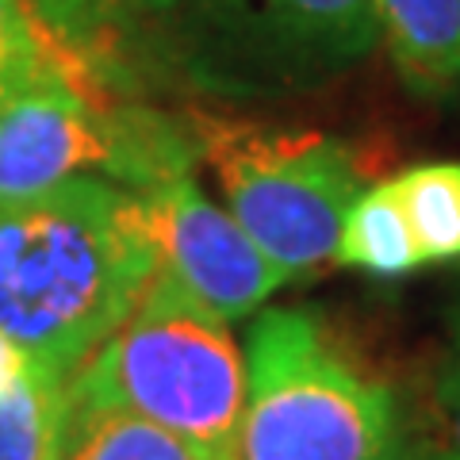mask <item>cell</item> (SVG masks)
Listing matches in <instances>:
<instances>
[{"label": "cell", "instance_id": "cell-1", "mask_svg": "<svg viewBox=\"0 0 460 460\" xmlns=\"http://www.w3.org/2000/svg\"><path fill=\"white\" fill-rule=\"evenodd\" d=\"M157 272L138 192L77 177L0 204V334L74 376Z\"/></svg>", "mask_w": 460, "mask_h": 460}, {"label": "cell", "instance_id": "cell-2", "mask_svg": "<svg viewBox=\"0 0 460 460\" xmlns=\"http://www.w3.org/2000/svg\"><path fill=\"white\" fill-rule=\"evenodd\" d=\"M74 376L119 411L238 460L246 357L230 323L157 269L138 304Z\"/></svg>", "mask_w": 460, "mask_h": 460}, {"label": "cell", "instance_id": "cell-3", "mask_svg": "<svg viewBox=\"0 0 460 460\" xmlns=\"http://www.w3.org/2000/svg\"><path fill=\"white\" fill-rule=\"evenodd\" d=\"M181 77L226 100L311 93L384 39L376 0H142Z\"/></svg>", "mask_w": 460, "mask_h": 460}, {"label": "cell", "instance_id": "cell-4", "mask_svg": "<svg viewBox=\"0 0 460 460\" xmlns=\"http://www.w3.org/2000/svg\"><path fill=\"white\" fill-rule=\"evenodd\" d=\"M395 399L307 311L257 314L246 341L238 460H387Z\"/></svg>", "mask_w": 460, "mask_h": 460}, {"label": "cell", "instance_id": "cell-5", "mask_svg": "<svg viewBox=\"0 0 460 460\" xmlns=\"http://www.w3.org/2000/svg\"><path fill=\"white\" fill-rule=\"evenodd\" d=\"M192 138L226 211L288 280L334 261L345 211L361 196V172L338 138L215 115H199Z\"/></svg>", "mask_w": 460, "mask_h": 460}, {"label": "cell", "instance_id": "cell-6", "mask_svg": "<svg viewBox=\"0 0 460 460\" xmlns=\"http://www.w3.org/2000/svg\"><path fill=\"white\" fill-rule=\"evenodd\" d=\"M192 169L177 127L142 111H111L93 89L54 66L0 104V204L100 177L127 192H150Z\"/></svg>", "mask_w": 460, "mask_h": 460}, {"label": "cell", "instance_id": "cell-7", "mask_svg": "<svg viewBox=\"0 0 460 460\" xmlns=\"http://www.w3.org/2000/svg\"><path fill=\"white\" fill-rule=\"evenodd\" d=\"M138 196L154 230L157 269L219 319H250L288 280L234 215L204 196L192 169Z\"/></svg>", "mask_w": 460, "mask_h": 460}, {"label": "cell", "instance_id": "cell-8", "mask_svg": "<svg viewBox=\"0 0 460 460\" xmlns=\"http://www.w3.org/2000/svg\"><path fill=\"white\" fill-rule=\"evenodd\" d=\"M54 460H223L196 441H184L169 429L119 411L93 395L77 376H69L66 426Z\"/></svg>", "mask_w": 460, "mask_h": 460}, {"label": "cell", "instance_id": "cell-9", "mask_svg": "<svg viewBox=\"0 0 460 460\" xmlns=\"http://www.w3.org/2000/svg\"><path fill=\"white\" fill-rule=\"evenodd\" d=\"M380 31L419 89L460 81V0H376Z\"/></svg>", "mask_w": 460, "mask_h": 460}, {"label": "cell", "instance_id": "cell-10", "mask_svg": "<svg viewBox=\"0 0 460 460\" xmlns=\"http://www.w3.org/2000/svg\"><path fill=\"white\" fill-rule=\"evenodd\" d=\"M334 261L365 269L372 277H407V272L426 265L392 181L361 189V196L353 199L338 234Z\"/></svg>", "mask_w": 460, "mask_h": 460}, {"label": "cell", "instance_id": "cell-11", "mask_svg": "<svg viewBox=\"0 0 460 460\" xmlns=\"http://www.w3.org/2000/svg\"><path fill=\"white\" fill-rule=\"evenodd\" d=\"M69 376L31 365V372L0 395V460H54L66 426Z\"/></svg>", "mask_w": 460, "mask_h": 460}, {"label": "cell", "instance_id": "cell-12", "mask_svg": "<svg viewBox=\"0 0 460 460\" xmlns=\"http://www.w3.org/2000/svg\"><path fill=\"white\" fill-rule=\"evenodd\" d=\"M426 261L460 257V162L414 165L392 181Z\"/></svg>", "mask_w": 460, "mask_h": 460}, {"label": "cell", "instance_id": "cell-13", "mask_svg": "<svg viewBox=\"0 0 460 460\" xmlns=\"http://www.w3.org/2000/svg\"><path fill=\"white\" fill-rule=\"evenodd\" d=\"M54 66L66 62L54 58L23 0H0V104Z\"/></svg>", "mask_w": 460, "mask_h": 460}, {"label": "cell", "instance_id": "cell-14", "mask_svg": "<svg viewBox=\"0 0 460 460\" xmlns=\"http://www.w3.org/2000/svg\"><path fill=\"white\" fill-rule=\"evenodd\" d=\"M438 414H441V445L460 460V299L449 314V345L438 372Z\"/></svg>", "mask_w": 460, "mask_h": 460}, {"label": "cell", "instance_id": "cell-15", "mask_svg": "<svg viewBox=\"0 0 460 460\" xmlns=\"http://www.w3.org/2000/svg\"><path fill=\"white\" fill-rule=\"evenodd\" d=\"M31 365H35L31 353L20 349L12 338L0 334V395H8L12 387H16L27 376V372H31Z\"/></svg>", "mask_w": 460, "mask_h": 460}, {"label": "cell", "instance_id": "cell-16", "mask_svg": "<svg viewBox=\"0 0 460 460\" xmlns=\"http://www.w3.org/2000/svg\"><path fill=\"white\" fill-rule=\"evenodd\" d=\"M387 460H456L441 441H426V438H402L395 441V449Z\"/></svg>", "mask_w": 460, "mask_h": 460}]
</instances>
